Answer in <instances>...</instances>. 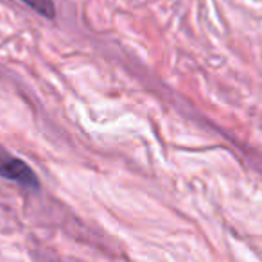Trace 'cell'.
Returning <instances> with one entry per match:
<instances>
[{
  "label": "cell",
  "instance_id": "obj_1",
  "mask_svg": "<svg viewBox=\"0 0 262 262\" xmlns=\"http://www.w3.org/2000/svg\"><path fill=\"white\" fill-rule=\"evenodd\" d=\"M0 176L22 187H29V189H38V185H40L33 169L24 160L11 157L6 151H0Z\"/></svg>",
  "mask_w": 262,
  "mask_h": 262
},
{
  "label": "cell",
  "instance_id": "obj_2",
  "mask_svg": "<svg viewBox=\"0 0 262 262\" xmlns=\"http://www.w3.org/2000/svg\"><path fill=\"white\" fill-rule=\"evenodd\" d=\"M24 4H27L29 8H33L36 13H40L41 16L47 18H54V4L52 0H22Z\"/></svg>",
  "mask_w": 262,
  "mask_h": 262
}]
</instances>
